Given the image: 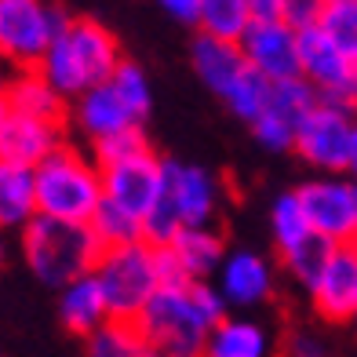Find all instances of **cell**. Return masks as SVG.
Here are the masks:
<instances>
[{"label":"cell","mask_w":357,"mask_h":357,"mask_svg":"<svg viewBox=\"0 0 357 357\" xmlns=\"http://www.w3.org/2000/svg\"><path fill=\"white\" fill-rule=\"evenodd\" d=\"M310 299L317 306V314L328 321L357 317V248L354 245L332 248L328 263L310 284Z\"/></svg>","instance_id":"cell-13"},{"label":"cell","mask_w":357,"mask_h":357,"mask_svg":"<svg viewBox=\"0 0 357 357\" xmlns=\"http://www.w3.org/2000/svg\"><path fill=\"white\" fill-rule=\"evenodd\" d=\"M321 99L314 95V88L306 84L303 77L296 80H281V84H273V99H270V113H278V117H284L288 124H296V132H299V124L303 117L317 106Z\"/></svg>","instance_id":"cell-29"},{"label":"cell","mask_w":357,"mask_h":357,"mask_svg":"<svg viewBox=\"0 0 357 357\" xmlns=\"http://www.w3.org/2000/svg\"><path fill=\"white\" fill-rule=\"evenodd\" d=\"M146 135L142 128H128V132H117L102 142H95V165L99 168H109V165H121V160H132L139 153H146Z\"/></svg>","instance_id":"cell-32"},{"label":"cell","mask_w":357,"mask_h":357,"mask_svg":"<svg viewBox=\"0 0 357 357\" xmlns=\"http://www.w3.org/2000/svg\"><path fill=\"white\" fill-rule=\"evenodd\" d=\"M91 278L102 288L109 321H139L146 303L160 291L153 270V248L146 241L128 248H102Z\"/></svg>","instance_id":"cell-6"},{"label":"cell","mask_w":357,"mask_h":357,"mask_svg":"<svg viewBox=\"0 0 357 357\" xmlns=\"http://www.w3.org/2000/svg\"><path fill=\"white\" fill-rule=\"evenodd\" d=\"M354 135H357V121H354L350 106L317 102L303 117L291 150H296L306 165H314L321 172H343V168H350Z\"/></svg>","instance_id":"cell-8"},{"label":"cell","mask_w":357,"mask_h":357,"mask_svg":"<svg viewBox=\"0 0 357 357\" xmlns=\"http://www.w3.org/2000/svg\"><path fill=\"white\" fill-rule=\"evenodd\" d=\"M88 230L95 234L99 248H128V245H139V241H146V237H142V219L132 215L128 208L106 201V197H102V204H99V212L91 215Z\"/></svg>","instance_id":"cell-25"},{"label":"cell","mask_w":357,"mask_h":357,"mask_svg":"<svg viewBox=\"0 0 357 357\" xmlns=\"http://www.w3.org/2000/svg\"><path fill=\"white\" fill-rule=\"evenodd\" d=\"M354 197H357V186H354Z\"/></svg>","instance_id":"cell-43"},{"label":"cell","mask_w":357,"mask_h":357,"mask_svg":"<svg viewBox=\"0 0 357 357\" xmlns=\"http://www.w3.org/2000/svg\"><path fill=\"white\" fill-rule=\"evenodd\" d=\"M8 80H11V73H8V66L0 62V95H4V88H8Z\"/></svg>","instance_id":"cell-40"},{"label":"cell","mask_w":357,"mask_h":357,"mask_svg":"<svg viewBox=\"0 0 357 357\" xmlns=\"http://www.w3.org/2000/svg\"><path fill=\"white\" fill-rule=\"evenodd\" d=\"M252 132L266 150H291V146H296V124H288L284 117H278V113H270V109L252 124Z\"/></svg>","instance_id":"cell-33"},{"label":"cell","mask_w":357,"mask_h":357,"mask_svg":"<svg viewBox=\"0 0 357 357\" xmlns=\"http://www.w3.org/2000/svg\"><path fill=\"white\" fill-rule=\"evenodd\" d=\"M317 29L343 55H350L357 62V0H328L324 11H321Z\"/></svg>","instance_id":"cell-27"},{"label":"cell","mask_w":357,"mask_h":357,"mask_svg":"<svg viewBox=\"0 0 357 357\" xmlns=\"http://www.w3.org/2000/svg\"><path fill=\"white\" fill-rule=\"evenodd\" d=\"M168 248L178 255V263H183V270L190 273V281L212 278V273L222 266V259H226L222 237L212 230V226H183Z\"/></svg>","instance_id":"cell-22"},{"label":"cell","mask_w":357,"mask_h":357,"mask_svg":"<svg viewBox=\"0 0 357 357\" xmlns=\"http://www.w3.org/2000/svg\"><path fill=\"white\" fill-rule=\"evenodd\" d=\"M332 248H335V245H328V241L310 237L306 245H299L296 252H288V255H284V266H288V273H291V278H296L299 284L310 288V284L317 281V273L324 270V263H328Z\"/></svg>","instance_id":"cell-30"},{"label":"cell","mask_w":357,"mask_h":357,"mask_svg":"<svg viewBox=\"0 0 357 357\" xmlns=\"http://www.w3.org/2000/svg\"><path fill=\"white\" fill-rule=\"evenodd\" d=\"M135 324L160 357H204V343L212 332L190 288H160Z\"/></svg>","instance_id":"cell-7"},{"label":"cell","mask_w":357,"mask_h":357,"mask_svg":"<svg viewBox=\"0 0 357 357\" xmlns=\"http://www.w3.org/2000/svg\"><path fill=\"white\" fill-rule=\"evenodd\" d=\"M157 4L165 8L168 15H175V19H183V22H197L201 0H157Z\"/></svg>","instance_id":"cell-36"},{"label":"cell","mask_w":357,"mask_h":357,"mask_svg":"<svg viewBox=\"0 0 357 357\" xmlns=\"http://www.w3.org/2000/svg\"><path fill=\"white\" fill-rule=\"evenodd\" d=\"M219 291L226 306H259L266 303V296L273 291V270L259 252H230L219 266Z\"/></svg>","instance_id":"cell-15"},{"label":"cell","mask_w":357,"mask_h":357,"mask_svg":"<svg viewBox=\"0 0 357 357\" xmlns=\"http://www.w3.org/2000/svg\"><path fill=\"white\" fill-rule=\"evenodd\" d=\"M102 172V197L128 208L132 215L146 219L150 208L160 197V183H165V160L153 150H146L132 160H121V165L99 168Z\"/></svg>","instance_id":"cell-11"},{"label":"cell","mask_w":357,"mask_h":357,"mask_svg":"<svg viewBox=\"0 0 357 357\" xmlns=\"http://www.w3.org/2000/svg\"><path fill=\"white\" fill-rule=\"evenodd\" d=\"M350 109L357 113V62H354V102H350Z\"/></svg>","instance_id":"cell-42"},{"label":"cell","mask_w":357,"mask_h":357,"mask_svg":"<svg viewBox=\"0 0 357 357\" xmlns=\"http://www.w3.org/2000/svg\"><path fill=\"white\" fill-rule=\"evenodd\" d=\"M117 37L95 19H70L52 40L40 62V77L62 99H80L84 91L106 84L121 66Z\"/></svg>","instance_id":"cell-1"},{"label":"cell","mask_w":357,"mask_h":357,"mask_svg":"<svg viewBox=\"0 0 357 357\" xmlns=\"http://www.w3.org/2000/svg\"><path fill=\"white\" fill-rule=\"evenodd\" d=\"M11 117H15V109L8 106L4 95H0V146H4V135H8V128H11Z\"/></svg>","instance_id":"cell-39"},{"label":"cell","mask_w":357,"mask_h":357,"mask_svg":"<svg viewBox=\"0 0 357 357\" xmlns=\"http://www.w3.org/2000/svg\"><path fill=\"white\" fill-rule=\"evenodd\" d=\"M70 15L52 0H0V62L15 73L40 70Z\"/></svg>","instance_id":"cell-5"},{"label":"cell","mask_w":357,"mask_h":357,"mask_svg":"<svg viewBox=\"0 0 357 357\" xmlns=\"http://www.w3.org/2000/svg\"><path fill=\"white\" fill-rule=\"evenodd\" d=\"M73 124H77V132L84 139H91V146H95V142H102L117 132L139 128V117L128 109V102L117 95V88L106 80V84L73 99Z\"/></svg>","instance_id":"cell-14"},{"label":"cell","mask_w":357,"mask_h":357,"mask_svg":"<svg viewBox=\"0 0 357 357\" xmlns=\"http://www.w3.org/2000/svg\"><path fill=\"white\" fill-rule=\"evenodd\" d=\"M288 357H324V347L317 343L314 335H291Z\"/></svg>","instance_id":"cell-37"},{"label":"cell","mask_w":357,"mask_h":357,"mask_svg":"<svg viewBox=\"0 0 357 357\" xmlns=\"http://www.w3.org/2000/svg\"><path fill=\"white\" fill-rule=\"evenodd\" d=\"M255 22H281V0H248Z\"/></svg>","instance_id":"cell-38"},{"label":"cell","mask_w":357,"mask_h":357,"mask_svg":"<svg viewBox=\"0 0 357 357\" xmlns=\"http://www.w3.org/2000/svg\"><path fill=\"white\" fill-rule=\"evenodd\" d=\"M37 219L33 168L0 160V230H26Z\"/></svg>","instance_id":"cell-18"},{"label":"cell","mask_w":357,"mask_h":357,"mask_svg":"<svg viewBox=\"0 0 357 357\" xmlns=\"http://www.w3.org/2000/svg\"><path fill=\"white\" fill-rule=\"evenodd\" d=\"M241 52L248 66L270 84L299 77V33L284 22H252V29L241 37Z\"/></svg>","instance_id":"cell-12"},{"label":"cell","mask_w":357,"mask_h":357,"mask_svg":"<svg viewBox=\"0 0 357 357\" xmlns=\"http://www.w3.org/2000/svg\"><path fill=\"white\" fill-rule=\"evenodd\" d=\"M222 204V183L197 165L165 160V183L160 197L142 219V237L150 248L172 245L183 226H212Z\"/></svg>","instance_id":"cell-2"},{"label":"cell","mask_w":357,"mask_h":357,"mask_svg":"<svg viewBox=\"0 0 357 357\" xmlns=\"http://www.w3.org/2000/svg\"><path fill=\"white\" fill-rule=\"evenodd\" d=\"M350 172L357 175V135H354V150H350Z\"/></svg>","instance_id":"cell-41"},{"label":"cell","mask_w":357,"mask_h":357,"mask_svg":"<svg viewBox=\"0 0 357 357\" xmlns=\"http://www.w3.org/2000/svg\"><path fill=\"white\" fill-rule=\"evenodd\" d=\"M59 146H62V124L33 121V117L15 113L8 135H4V146H0V160H11V165H22V168H37Z\"/></svg>","instance_id":"cell-16"},{"label":"cell","mask_w":357,"mask_h":357,"mask_svg":"<svg viewBox=\"0 0 357 357\" xmlns=\"http://www.w3.org/2000/svg\"><path fill=\"white\" fill-rule=\"evenodd\" d=\"M88 357H160L135 321H106L88 335Z\"/></svg>","instance_id":"cell-24"},{"label":"cell","mask_w":357,"mask_h":357,"mask_svg":"<svg viewBox=\"0 0 357 357\" xmlns=\"http://www.w3.org/2000/svg\"><path fill=\"white\" fill-rule=\"evenodd\" d=\"M270 234H273V245H278L281 255L296 252L299 245H306V241L314 237L310 219H306L296 193H281V197L273 201V208H270Z\"/></svg>","instance_id":"cell-26"},{"label":"cell","mask_w":357,"mask_h":357,"mask_svg":"<svg viewBox=\"0 0 357 357\" xmlns=\"http://www.w3.org/2000/svg\"><path fill=\"white\" fill-rule=\"evenodd\" d=\"M153 270H157V284L160 288H190V273L183 270V263H178V255L168 248V245H160L153 248Z\"/></svg>","instance_id":"cell-35"},{"label":"cell","mask_w":357,"mask_h":357,"mask_svg":"<svg viewBox=\"0 0 357 357\" xmlns=\"http://www.w3.org/2000/svg\"><path fill=\"white\" fill-rule=\"evenodd\" d=\"M324 4H328V0H324Z\"/></svg>","instance_id":"cell-45"},{"label":"cell","mask_w":357,"mask_h":357,"mask_svg":"<svg viewBox=\"0 0 357 357\" xmlns=\"http://www.w3.org/2000/svg\"><path fill=\"white\" fill-rule=\"evenodd\" d=\"M324 0H281V22L296 33H306L321 22Z\"/></svg>","instance_id":"cell-34"},{"label":"cell","mask_w":357,"mask_h":357,"mask_svg":"<svg viewBox=\"0 0 357 357\" xmlns=\"http://www.w3.org/2000/svg\"><path fill=\"white\" fill-rule=\"evenodd\" d=\"M354 248H357V241H354Z\"/></svg>","instance_id":"cell-44"},{"label":"cell","mask_w":357,"mask_h":357,"mask_svg":"<svg viewBox=\"0 0 357 357\" xmlns=\"http://www.w3.org/2000/svg\"><path fill=\"white\" fill-rule=\"evenodd\" d=\"M59 317L62 324H66L70 332L77 335H91V332H99L102 324L109 321V310H106V299H102V288L99 281L91 278H77L70 281L66 288H62V296H59Z\"/></svg>","instance_id":"cell-19"},{"label":"cell","mask_w":357,"mask_h":357,"mask_svg":"<svg viewBox=\"0 0 357 357\" xmlns=\"http://www.w3.org/2000/svg\"><path fill=\"white\" fill-rule=\"evenodd\" d=\"M270 99H273V84H270L266 77H259V73L248 66V73L237 80V84H234V91L226 95L222 102L230 106V109L237 113L241 121L255 124V121H259V117H263V113L270 109Z\"/></svg>","instance_id":"cell-28"},{"label":"cell","mask_w":357,"mask_h":357,"mask_svg":"<svg viewBox=\"0 0 357 357\" xmlns=\"http://www.w3.org/2000/svg\"><path fill=\"white\" fill-rule=\"evenodd\" d=\"M99 241L80 222H59L37 215L22 230V255L26 266L37 273L44 284L66 288L77 278H88L99 263Z\"/></svg>","instance_id":"cell-4"},{"label":"cell","mask_w":357,"mask_h":357,"mask_svg":"<svg viewBox=\"0 0 357 357\" xmlns=\"http://www.w3.org/2000/svg\"><path fill=\"white\" fill-rule=\"evenodd\" d=\"M193 70L197 77L212 88L219 99L234 91V84L248 73V62H245V52L241 44H230V40H215V37H197L193 40Z\"/></svg>","instance_id":"cell-17"},{"label":"cell","mask_w":357,"mask_h":357,"mask_svg":"<svg viewBox=\"0 0 357 357\" xmlns=\"http://www.w3.org/2000/svg\"><path fill=\"white\" fill-rule=\"evenodd\" d=\"M306 219H310L314 237L328 241V245H354L357 241V197L354 186L339 183V178H314L296 190Z\"/></svg>","instance_id":"cell-9"},{"label":"cell","mask_w":357,"mask_h":357,"mask_svg":"<svg viewBox=\"0 0 357 357\" xmlns=\"http://www.w3.org/2000/svg\"><path fill=\"white\" fill-rule=\"evenodd\" d=\"M252 8L248 0H201L197 8V26L204 37L241 44V37L252 29Z\"/></svg>","instance_id":"cell-23"},{"label":"cell","mask_w":357,"mask_h":357,"mask_svg":"<svg viewBox=\"0 0 357 357\" xmlns=\"http://www.w3.org/2000/svg\"><path fill=\"white\" fill-rule=\"evenodd\" d=\"M33 183H37V215L47 219L88 226L102 204L99 165L66 142L33 168Z\"/></svg>","instance_id":"cell-3"},{"label":"cell","mask_w":357,"mask_h":357,"mask_svg":"<svg viewBox=\"0 0 357 357\" xmlns=\"http://www.w3.org/2000/svg\"><path fill=\"white\" fill-rule=\"evenodd\" d=\"M4 99H8V106L15 113H22V117L62 124V102L66 99H62V95L40 77V70L11 73L8 88H4Z\"/></svg>","instance_id":"cell-20"},{"label":"cell","mask_w":357,"mask_h":357,"mask_svg":"<svg viewBox=\"0 0 357 357\" xmlns=\"http://www.w3.org/2000/svg\"><path fill=\"white\" fill-rule=\"evenodd\" d=\"M299 77L314 88L321 102H354V59L339 52L317 26L299 33Z\"/></svg>","instance_id":"cell-10"},{"label":"cell","mask_w":357,"mask_h":357,"mask_svg":"<svg viewBox=\"0 0 357 357\" xmlns=\"http://www.w3.org/2000/svg\"><path fill=\"white\" fill-rule=\"evenodd\" d=\"M204 357H270V335L252 317H222L208 332Z\"/></svg>","instance_id":"cell-21"},{"label":"cell","mask_w":357,"mask_h":357,"mask_svg":"<svg viewBox=\"0 0 357 357\" xmlns=\"http://www.w3.org/2000/svg\"><path fill=\"white\" fill-rule=\"evenodd\" d=\"M109 84L117 88V95L128 102V109L142 121L146 109H150V80H146V73L135 66V62H121L117 73L109 77Z\"/></svg>","instance_id":"cell-31"},{"label":"cell","mask_w":357,"mask_h":357,"mask_svg":"<svg viewBox=\"0 0 357 357\" xmlns=\"http://www.w3.org/2000/svg\"><path fill=\"white\" fill-rule=\"evenodd\" d=\"M354 321H357V317H354Z\"/></svg>","instance_id":"cell-46"}]
</instances>
